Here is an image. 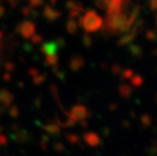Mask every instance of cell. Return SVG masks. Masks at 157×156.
<instances>
[{
	"mask_svg": "<svg viewBox=\"0 0 157 156\" xmlns=\"http://www.w3.org/2000/svg\"><path fill=\"white\" fill-rule=\"evenodd\" d=\"M0 41H1V40H0Z\"/></svg>",
	"mask_w": 157,
	"mask_h": 156,
	"instance_id": "1",
	"label": "cell"
}]
</instances>
